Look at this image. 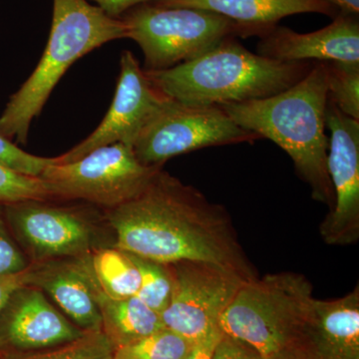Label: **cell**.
<instances>
[{"label":"cell","instance_id":"obj_2","mask_svg":"<svg viewBox=\"0 0 359 359\" xmlns=\"http://www.w3.org/2000/svg\"><path fill=\"white\" fill-rule=\"evenodd\" d=\"M327 62L316 61L304 79L276 95L219 107L243 129L285 151L299 178L311 187L313 199L330 211L335 197L327 170Z\"/></svg>","mask_w":359,"mask_h":359},{"label":"cell","instance_id":"obj_30","mask_svg":"<svg viewBox=\"0 0 359 359\" xmlns=\"http://www.w3.org/2000/svg\"><path fill=\"white\" fill-rule=\"evenodd\" d=\"M28 280H29V268L23 273H16V275L0 276V311L14 290L22 285H28Z\"/></svg>","mask_w":359,"mask_h":359},{"label":"cell","instance_id":"obj_25","mask_svg":"<svg viewBox=\"0 0 359 359\" xmlns=\"http://www.w3.org/2000/svg\"><path fill=\"white\" fill-rule=\"evenodd\" d=\"M53 163V158L29 154L0 135V164L28 176L39 177L45 168Z\"/></svg>","mask_w":359,"mask_h":359},{"label":"cell","instance_id":"obj_23","mask_svg":"<svg viewBox=\"0 0 359 359\" xmlns=\"http://www.w3.org/2000/svg\"><path fill=\"white\" fill-rule=\"evenodd\" d=\"M327 97L344 114L359 120V63L325 61Z\"/></svg>","mask_w":359,"mask_h":359},{"label":"cell","instance_id":"obj_18","mask_svg":"<svg viewBox=\"0 0 359 359\" xmlns=\"http://www.w3.org/2000/svg\"><path fill=\"white\" fill-rule=\"evenodd\" d=\"M97 302L102 318V330L115 348L165 328L159 313L138 297L114 299L97 290Z\"/></svg>","mask_w":359,"mask_h":359},{"label":"cell","instance_id":"obj_26","mask_svg":"<svg viewBox=\"0 0 359 359\" xmlns=\"http://www.w3.org/2000/svg\"><path fill=\"white\" fill-rule=\"evenodd\" d=\"M29 266L27 257L13 237L4 214L0 212V276L23 273Z\"/></svg>","mask_w":359,"mask_h":359},{"label":"cell","instance_id":"obj_12","mask_svg":"<svg viewBox=\"0 0 359 359\" xmlns=\"http://www.w3.org/2000/svg\"><path fill=\"white\" fill-rule=\"evenodd\" d=\"M325 124L330 130L327 170L335 202L320 224L323 242L355 244L359 240V120L342 113L327 99Z\"/></svg>","mask_w":359,"mask_h":359},{"label":"cell","instance_id":"obj_9","mask_svg":"<svg viewBox=\"0 0 359 359\" xmlns=\"http://www.w3.org/2000/svg\"><path fill=\"white\" fill-rule=\"evenodd\" d=\"M169 266L173 292L161 318L165 328L194 344L219 327L224 311L247 280L208 262L182 261Z\"/></svg>","mask_w":359,"mask_h":359},{"label":"cell","instance_id":"obj_4","mask_svg":"<svg viewBox=\"0 0 359 359\" xmlns=\"http://www.w3.org/2000/svg\"><path fill=\"white\" fill-rule=\"evenodd\" d=\"M127 39L121 20L112 18L87 0H53L48 42L39 65L9 98L0 116V135L27 143L34 118L71 65L107 42Z\"/></svg>","mask_w":359,"mask_h":359},{"label":"cell","instance_id":"obj_3","mask_svg":"<svg viewBox=\"0 0 359 359\" xmlns=\"http://www.w3.org/2000/svg\"><path fill=\"white\" fill-rule=\"evenodd\" d=\"M316 62L264 57L248 50L237 37H229L193 60L170 69L144 71L156 88L172 100L221 106L276 95L304 79Z\"/></svg>","mask_w":359,"mask_h":359},{"label":"cell","instance_id":"obj_31","mask_svg":"<svg viewBox=\"0 0 359 359\" xmlns=\"http://www.w3.org/2000/svg\"><path fill=\"white\" fill-rule=\"evenodd\" d=\"M335 7L339 13L358 15L359 0H321Z\"/></svg>","mask_w":359,"mask_h":359},{"label":"cell","instance_id":"obj_6","mask_svg":"<svg viewBox=\"0 0 359 359\" xmlns=\"http://www.w3.org/2000/svg\"><path fill=\"white\" fill-rule=\"evenodd\" d=\"M120 20L127 39L144 54V70L170 69L199 57L229 37L257 36L252 28L204 9L167 7L146 2Z\"/></svg>","mask_w":359,"mask_h":359},{"label":"cell","instance_id":"obj_11","mask_svg":"<svg viewBox=\"0 0 359 359\" xmlns=\"http://www.w3.org/2000/svg\"><path fill=\"white\" fill-rule=\"evenodd\" d=\"M169 100L146 75L131 51L125 50L112 104L95 131L65 154L53 158L55 164L80 159L91 151L111 144L133 147L149 123Z\"/></svg>","mask_w":359,"mask_h":359},{"label":"cell","instance_id":"obj_5","mask_svg":"<svg viewBox=\"0 0 359 359\" xmlns=\"http://www.w3.org/2000/svg\"><path fill=\"white\" fill-rule=\"evenodd\" d=\"M313 290L306 276L292 271L247 280L224 311L219 328L256 349L263 359L304 347Z\"/></svg>","mask_w":359,"mask_h":359},{"label":"cell","instance_id":"obj_29","mask_svg":"<svg viewBox=\"0 0 359 359\" xmlns=\"http://www.w3.org/2000/svg\"><path fill=\"white\" fill-rule=\"evenodd\" d=\"M90 1L95 2L97 6L110 18L119 20L129 9L139 4L150 2L151 0H90Z\"/></svg>","mask_w":359,"mask_h":359},{"label":"cell","instance_id":"obj_15","mask_svg":"<svg viewBox=\"0 0 359 359\" xmlns=\"http://www.w3.org/2000/svg\"><path fill=\"white\" fill-rule=\"evenodd\" d=\"M28 285L50 295L78 327L85 332L102 330L98 285L87 255L30 264Z\"/></svg>","mask_w":359,"mask_h":359},{"label":"cell","instance_id":"obj_32","mask_svg":"<svg viewBox=\"0 0 359 359\" xmlns=\"http://www.w3.org/2000/svg\"><path fill=\"white\" fill-rule=\"evenodd\" d=\"M264 359H313L304 347H294Z\"/></svg>","mask_w":359,"mask_h":359},{"label":"cell","instance_id":"obj_28","mask_svg":"<svg viewBox=\"0 0 359 359\" xmlns=\"http://www.w3.org/2000/svg\"><path fill=\"white\" fill-rule=\"evenodd\" d=\"M223 334L224 332L219 327L212 330L202 339L194 342L183 359H212L215 349Z\"/></svg>","mask_w":359,"mask_h":359},{"label":"cell","instance_id":"obj_27","mask_svg":"<svg viewBox=\"0 0 359 359\" xmlns=\"http://www.w3.org/2000/svg\"><path fill=\"white\" fill-rule=\"evenodd\" d=\"M212 359H263L256 349L242 340L223 334Z\"/></svg>","mask_w":359,"mask_h":359},{"label":"cell","instance_id":"obj_10","mask_svg":"<svg viewBox=\"0 0 359 359\" xmlns=\"http://www.w3.org/2000/svg\"><path fill=\"white\" fill-rule=\"evenodd\" d=\"M47 201L1 205L13 237L33 263L82 257L97 249L96 231L83 214Z\"/></svg>","mask_w":359,"mask_h":359},{"label":"cell","instance_id":"obj_19","mask_svg":"<svg viewBox=\"0 0 359 359\" xmlns=\"http://www.w3.org/2000/svg\"><path fill=\"white\" fill-rule=\"evenodd\" d=\"M89 268L103 294L114 299L135 297L140 287L138 266L129 252L118 248H97L87 255Z\"/></svg>","mask_w":359,"mask_h":359},{"label":"cell","instance_id":"obj_1","mask_svg":"<svg viewBox=\"0 0 359 359\" xmlns=\"http://www.w3.org/2000/svg\"><path fill=\"white\" fill-rule=\"evenodd\" d=\"M106 219L114 247L129 254L164 264L208 262L257 278L228 211L163 168L131 199L106 209Z\"/></svg>","mask_w":359,"mask_h":359},{"label":"cell","instance_id":"obj_8","mask_svg":"<svg viewBox=\"0 0 359 359\" xmlns=\"http://www.w3.org/2000/svg\"><path fill=\"white\" fill-rule=\"evenodd\" d=\"M257 139V134L238 126L219 106L186 105L169 98L132 148L142 164L163 168L175 156Z\"/></svg>","mask_w":359,"mask_h":359},{"label":"cell","instance_id":"obj_20","mask_svg":"<svg viewBox=\"0 0 359 359\" xmlns=\"http://www.w3.org/2000/svg\"><path fill=\"white\" fill-rule=\"evenodd\" d=\"M114 346L102 330H88L72 341L42 351H0V359H112Z\"/></svg>","mask_w":359,"mask_h":359},{"label":"cell","instance_id":"obj_14","mask_svg":"<svg viewBox=\"0 0 359 359\" xmlns=\"http://www.w3.org/2000/svg\"><path fill=\"white\" fill-rule=\"evenodd\" d=\"M358 16L339 13L327 27L311 33L273 26L259 36L257 54L283 62L316 60L359 63Z\"/></svg>","mask_w":359,"mask_h":359},{"label":"cell","instance_id":"obj_17","mask_svg":"<svg viewBox=\"0 0 359 359\" xmlns=\"http://www.w3.org/2000/svg\"><path fill=\"white\" fill-rule=\"evenodd\" d=\"M167 7L204 9L252 28L261 36L287 16L320 13L334 18L339 13L321 0H151Z\"/></svg>","mask_w":359,"mask_h":359},{"label":"cell","instance_id":"obj_16","mask_svg":"<svg viewBox=\"0 0 359 359\" xmlns=\"http://www.w3.org/2000/svg\"><path fill=\"white\" fill-rule=\"evenodd\" d=\"M313 359H359V287L335 299L314 297L304 335Z\"/></svg>","mask_w":359,"mask_h":359},{"label":"cell","instance_id":"obj_13","mask_svg":"<svg viewBox=\"0 0 359 359\" xmlns=\"http://www.w3.org/2000/svg\"><path fill=\"white\" fill-rule=\"evenodd\" d=\"M85 330L54 308L44 292L25 285L14 290L0 311V351H41L72 341Z\"/></svg>","mask_w":359,"mask_h":359},{"label":"cell","instance_id":"obj_21","mask_svg":"<svg viewBox=\"0 0 359 359\" xmlns=\"http://www.w3.org/2000/svg\"><path fill=\"white\" fill-rule=\"evenodd\" d=\"M192 344L167 328L114 349L112 359H183Z\"/></svg>","mask_w":359,"mask_h":359},{"label":"cell","instance_id":"obj_24","mask_svg":"<svg viewBox=\"0 0 359 359\" xmlns=\"http://www.w3.org/2000/svg\"><path fill=\"white\" fill-rule=\"evenodd\" d=\"M28 200H51L43 181L0 164V205Z\"/></svg>","mask_w":359,"mask_h":359},{"label":"cell","instance_id":"obj_22","mask_svg":"<svg viewBox=\"0 0 359 359\" xmlns=\"http://www.w3.org/2000/svg\"><path fill=\"white\" fill-rule=\"evenodd\" d=\"M130 255L140 271V287L136 297L161 316L169 306L173 292V276L169 264Z\"/></svg>","mask_w":359,"mask_h":359},{"label":"cell","instance_id":"obj_7","mask_svg":"<svg viewBox=\"0 0 359 359\" xmlns=\"http://www.w3.org/2000/svg\"><path fill=\"white\" fill-rule=\"evenodd\" d=\"M160 169L145 166L133 148L115 143L73 162L53 163L39 178L51 199L81 200L111 209L131 199Z\"/></svg>","mask_w":359,"mask_h":359}]
</instances>
